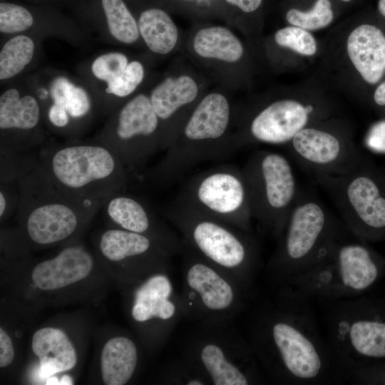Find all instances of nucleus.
I'll return each mask as SVG.
<instances>
[{"label":"nucleus","mask_w":385,"mask_h":385,"mask_svg":"<svg viewBox=\"0 0 385 385\" xmlns=\"http://www.w3.org/2000/svg\"><path fill=\"white\" fill-rule=\"evenodd\" d=\"M366 143L374 150L385 151V121L379 122L371 128Z\"/></svg>","instance_id":"nucleus-36"},{"label":"nucleus","mask_w":385,"mask_h":385,"mask_svg":"<svg viewBox=\"0 0 385 385\" xmlns=\"http://www.w3.org/2000/svg\"><path fill=\"white\" fill-rule=\"evenodd\" d=\"M138 361L137 349L128 337H116L108 341L101 356L103 382L106 385H123L132 377Z\"/></svg>","instance_id":"nucleus-24"},{"label":"nucleus","mask_w":385,"mask_h":385,"mask_svg":"<svg viewBox=\"0 0 385 385\" xmlns=\"http://www.w3.org/2000/svg\"><path fill=\"white\" fill-rule=\"evenodd\" d=\"M274 39L278 46L303 56H313L317 49L314 36L307 30L298 26H287L279 29Z\"/></svg>","instance_id":"nucleus-32"},{"label":"nucleus","mask_w":385,"mask_h":385,"mask_svg":"<svg viewBox=\"0 0 385 385\" xmlns=\"http://www.w3.org/2000/svg\"><path fill=\"white\" fill-rule=\"evenodd\" d=\"M16 211L35 244L48 245L71 237L102 204L71 195L57 187L39 161L18 183Z\"/></svg>","instance_id":"nucleus-4"},{"label":"nucleus","mask_w":385,"mask_h":385,"mask_svg":"<svg viewBox=\"0 0 385 385\" xmlns=\"http://www.w3.org/2000/svg\"><path fill=\"white\" fill-rule=\"evenodd\" d=\"M51 95L54 104L64 108L72 118L84 117L91 109L86 92L75 86L66 78H56L51 86Z\"/></svg>","instance_id":"nucleus-30"},{"label":"nucleus","mask_w":385,"mask_h":385,"mask_svg":"<svg viewBox=\"0 0 385 385\" xmlns=\"http://www.w3.org/2000/svg\"><path fill=\"white\" fill-rule=\"evenodd\" d=\"M93 262V257L85 249L68 247L55 257L39 262L32 271V281L43 290L60 289L86 278Z\"/></svg>","instance_id":"nucleus-21"},{"label":"nucleus","mask_w":385,"mask_h":385,"mask_svg":"<svg viewBox=\"0 0 385 385\" xmlns=\"http://www.w3.org/2000/svg\"><path fill=\"white\" fill-rule=\"evenodd\" d=\"M203 95L197 79L188 73L169 76L151 91L149 98L160 121L163 151L173 143Z\"/></svg>","instance_id":"nucleus-15"},{"label":"nucleus","mask_w":385,"mask_h":385,"mask_svg":"<svg viewBox=\"0 0 385 385\" xmlns=\"http://www.w3.org/2000/svg\"><path fill=\"white\" fill-rule=\"evenodd\" d=\"M349 57L367 83H376L385 72V36L377 27L362 24L349 35Z\"/></svg>","instance_id":"nucleus-22"},{"label":"nucleus","mask_w":385,"mask_h":385,"mask_svg":"<svg viewBox=\"0 0 385 385\" xmlns=\"http://www.w3.org/2000/svg\"><path fill=\"white\" fill-rule=\"evenodd\" d=\"M316 301L327 341L349 379L354 369L385 359V316L369 300L358 296Z\"/></svg>","instance_id":"nucleus-7"},{"label":"nucleus","mask_w":385,"mask_h":385,"mask_svg":"<svg viewBox=\"0 0 385 385\" xmlns=\"http://www.w3.org/2000/svg\"><path fill=\"white\" fill-rule=\"evenodd\" d=\"M378 9L380 14L385 17V0H379Z\"/></svg>","instance_id":"nucleus-43"},{"label":"nucleus","mask_w":385,"mask_h":385,"mask_svg":"<svg viewBox=\"0 0 385 385\" xmlns=\"http://www.w3.org/2000/svg\"><path fill=\"white\" fill-rule=\"evenodd\" d=\"M128 64V58L123 53L112 52L98 57L92 64V71L97 78L108 83L117 77Z\"/></svg>","instance_id":"nucleus-35"},{"label":"nucleus","mask_w":385,"mask_h":385,"mask_svg":"<svg viewBox=\"0 0 385 385\" xmlns=\"http://www.w3.org/2000/svg\"><path fill=\"white\" fill-rule=\"evenodd\" d=\"M102 207L118 228L149 237L170 255L184 252L183 241L140 198L122 191L110 196Z\"/></svg>","instance_id":"nucleus-18"},{"label":"nucleus","mask_w":385,"mask_h":385,"mask_svg":"<svg viewBox=\"0 0 385 385\" xmlns=\"http://www.w3.org/2000/svg\"><path fill=\"white\" fill-rule=\"evenodd\" d=\"M241 170L253 219L264 232L278 239L299 193L289 160L276 152L257 151Z\"/></svg>","instance_id":"nucleus-10"},{"label":"nucleus","mask_w":385,"mask_h":385,"mask_svg":"<svg viewBox=\"0 0 385 385\" xmlns=\"http://www.w3.org/2000/svg\"><path fill=\"white\" fill-rule=\"evenodd\" d=\"M34 23L31 14L24 7L11 3L0 4V31L13 34L25 31Z\"/></svg>","instance_id":"nucleus-34"},{"label":"nucleus","mask_w":385,"mask_h":385,"mask_svg":"<svg viewBox=\"0 0 385 385\" xmlns=\"http://www.w3.org/2000/svg\"><path fill=\"white\" fill-rule=\"evenodd\" d=\"M381 267L364 245L343 237L311 267L286 284L312 299L359 296L378 279Z\"/></svg>","instance_id":"nucleus-8"},{"label":"nucleus","mask_w":385,"mask_h":385,"mask_svg":"<svg viewBox=\"0 0 385 385\" xmlns=\"http://www.w3.org/2000/svg\"><path fill=\"white\" fill-rule=\"evenodd\" d=\"M183 314L204 324L225 323L243 308L246 291L228 274L185 245Z\"/></svg>","instance_id":"nucleus-11"},{"label":"nucleus","mask_w":385,"mask_h":385,"mask_svg":"<svg viewBox=\"0 0 385 385\" xmlns=\"http://www.w3.org/2000/svg\"><path fill=\"white\" fill-rule=\"evenodd\" d=\"M374 97L376 104L385 106V81L378 86Z\"/></svg>","instance_id":"nucleus-41"},{"label":"nucleus","mask_w":385,"mask_h":385,"mask_svg":"<svg viewBox=\"0 0 385 385\" xmlns=\"http://www.w3.org/2000/svg\"><path fill=\"white\" fill-rule=\"evenodd\" d=\"M232 101L220 91L204 94L186 119L173 143L151 170L156 183L168 185L196 165L226 158L236 148Z\"/></svg>","instance_id":"nucleus-2"},{"label":"nucleus","mask_w":385,"mask_h":385,"mask_svg":"<svg viewBox=\"0 0 385 385\" xmlns=\"http://www.w3.org/2000/svg\"><path fill=\"white\" fill-rule=\"evenodd\" d=\"M163 211L181 232L185 245L249 292L260 263L257 244L250 232L207 216L179 195Z\"/></svg>","instance_id":"nucleus-3"},{"label":"nucleus","mask_w":385,"mask_h":385,"mask_svg":"<svg viewBox=\"0 0 385 385\" xmlns=\"http://www.w3.org/2000/svg\"><path fill=\"white\" fill-rule=\"evenodd\" d=\"M140 36L153 53L166 55L173 51L180 41V31L165 11L152 8L143 11L138 21Z\"/></svg>","instance_id":"nucleus-26"},{"label":"nucleus","mask_w":385,"mask_h":385,"mask_svg":"<svg viewBox=\"0 0 385 385\" xmlns=\"http://www.w3.org/2000/svg\"><path fill=\"white\" fill-rule=\"evenodd\" d=\"M254 313L247 340L260 367L279 384L348 382L349 375L321 332L312 299L287 284Z\"/></svg>","instance_id":"nucleus-1"},{"label":"nucleus","mask_w":385,"mask_h":385,"mask_svg":"<svg viewBox=\"0 0 385 385\" xmlns=\"http://www.w3.org/2000/svg\"><path fill=\"white\" fill-rule=\"evenodd\" d=\"M334 19L329 0H316L307 11L292 8L286 14L287 22L306 30H318L329 25Z\"/></svg>","instance_id":"nucleus-31"},{"label":"nucleus","mask_w":385,"mask_h":385,"mask_svg":"<svg viewBox=\"0 0 385 385\" xmlns=\"http://www.w3.org/2000/svg\"><path fill=\"white\" fill-rule=\"evenodd\" d=\"M14 359V349L9 335L0 329V366L10 365Z\"/></svg>","instance_id":"nucleus-37"},{"label":"nucleus","mask_w":385,"mask_h":385,"mask_svg":"<svg viewBox=\"0 0 385 385\" xmlns=\"http://www.w3.org/2000/svg\"><path fill=\"white\" fill-rule=\"evenodd\" d=\"M34 52V41L27 36H16L9 39L0 52V78L14 77L28 65Z\"/></svg>","instance_id":"nucleus-28"},{"label":"nucleus","mask_w":385,"mask_h":385,"mask_svg":"<svg viewBox=\"0 0 385 385\" xmlns=\"http://www.w3.org/2000/svg\"><path fill=\"white\" fill-rule=\"evenodd\" d=\"M340 1H344V2H349V1H351V0H340Z\"/></svg>","instance_id":"nucleus-45"},{"label":"nucleus","mask_w":385,"mask_h":385,"mask_svg":"<svg viewBox=\"0 0 385 385\" xmlns=\"http://www.w3.org/2000/svg\"><path fill=\"white\" fill-rule=\"evenodd\" d=\"M190 54L198 63L215 69H233L245 55L237 36L227 27L212 25L197 29L188 40Z\"/></svg>","instance_id":"nucleus-19"},{"label":"nucleus","mask_w":385,"mask_h":385,"mask_svg":"<svg viewBox=\"0 0 385 385\" xmlns=\"http://www.w3.org/2000/svg\"><path fill=\"white\" fill-rule=\"evenodd\" d=\"M98 247L103 257L112 262L140 257L157 251L167 252L149 237L120 228H111L103 232Z\"/></svg>","instance_id":"nucleus-25"},{"label":"nucleus","mask_w":385,"mask_h":385,"mask_svg":"<svg viewBox=\"0 0 385 385\" xmlns=\"http://www.w3.org/2000/svg\"><path fill=\"white\" fill-rule=\"evenodd\" d=\"M18 199L19 197H14ZM12 195L9 191V185L6 183H1V190H0V217L2 218L8 213L9 211H13L14 201ZM18 206V205H17Z\"/></svg>","instance_id":"nucleus-39"},{"label":"nucleus","mask_w":385,"mask_h":385,"mask_svg":"<svg viewBox=\"0 0 385 385\" xmlns=\"http://www.w3.org/2000/svg\"><path fill=\"white\" fill-rule=\"evenodd\" d=\"M73 381L71 378L68 375H64L60 380H59V384L60 385H71L73 384Z\"/></svg>","instance_id":"nucleus-42"},{"label":"nucleus","mask_w":385,"mask_h":385,"mask_svg":"<svg viewBox=\"0 0 385 385\" xmlns=\"http://www.w3.org/2000/svg\"><path fill=\"white\" fill-rule=\"evenodd\" d=\"M46 384L47 385H56L59 384V380L56 376H50L46 381Z\"/></svg>","instance_id":"nucleus-44"},{"label":"nucleus","mask_w":385,"mask_h":385,"mask_svg":"<svg viewBox=\"0 0 385 385\" xmlns=\"http://www.w3.org/2000/svg\"><path fill=\"white\" fill-rule=\"evenodd\" d=\"M31 348L40 362L43 378L69 370L76 363V351L66 334L58 329L45 327L32 337Z\"/></svg>","instance_id":"nucleus-23"},{"label":"nucleus","mask_w":385,"mask_h":385,"mask_svg":"<svg viewBox=\"0 0 385 385\" xmlns=\"http://www.w3.org/2000/svg\"><path fill=\"white\" fill-rule=\"evenodd\" d=\"M48 118L53 126L59 128L67 126L70 122V116L66 110L54 103L48 108Z\"/></svg>","instance_id":"nucleus-38"},{"label":"nucleus","mask_w":385,"mask_h":385,"mask_svg":"<svg viewBox=\"0 0 385 385\" xmlns=\"http://www.w3.org/2000/svg\"><path fill=\"white\" fill-rule=\"evenodd\" d=\"M181 314L180 297L165 274L151 276L134 293L131 315L138 322L155 319L175 324Z\"/></svg>","instance_id":"nucleus-20"},{"label":"nucleus","mask_w":385,"mask_h":385,"mask_svg":"<svg viewBox=\"0 0 385 385\" xmlns=\"http://www.w3.org/2000/svg\"><path fill=\"white\" fill-rule=\"evenodd\" d=\"M338 208L346 228L361 238L369 230L385 228V197L357 165L339 173L314 175Z\"/></svg>","instance_id":"nucleus-13"},{"label":"nucleus","mask_w":385,"mask_h":385,"mask_svg":"<svg viewBox=\"0 0 385 385\" xmlns=\"http://www.w3.org/2000/svg\"><path fill=\"white\" fill-rule=\"evenodd\" d=\"M225 1L245 13H252L260 6L262 0H225Z\"/></svg>","instance_id":"nucleus-40"},{"label":"nucleus","mask_w":385,"mask_h":385,"mask_svg":"<svg viewBox=\"0 0 385 385\" xmlns=\"http://www.w3.org/2000/svg\"><path fill=\"white\" fill-rule=\"evenodd\" d=\"M288 143L291 157L314 175L339 173L357 165L353 147L325 130L305 127Z\"/></svg>","instance_id":"nucleus-16"},{"label":"nucleus","mask_w":385,"mask_h":385,"mask_svg":"<svg viewBox=\"0 0 385 385\" xmlns=\"http://www.w3.org/2000/svg\"><path fill=\"white\" fill-rule=\"evenodd\" d=\"M312 105H304L291 99L273 101L258 111L243 132L236 138L237 147L250 142L271 145L288 143L307 127Z\"/></svg>","instance_id":"nucleus-17"},{"label":"nucleus","mask_w":385,"mask_h":385,"mask_svg":"<svg viewBox=\"0 0 385 385\" xmlns=\"http://www.w3.org/2000/svg\"><path fill=\"white\" fill-rule=\"evenodd\" d=\"M40 107L31 96L20 97L15 88L6 91L0 97V128L1 130H31L40 120Z\"/></svg>","instance_id":"nucleus-27"},{"label":"nucleus","mask_w":385,"mask_h":385,"mask_svg":"<svg viewBox=\"0 0 385 385\" xmlns=\"http://www.w3.org/2000/svg\"><path fill=\"white\" fill-rule=\"evenodd\" d=\"M207 216L251 232L253 219L242 170L222 165L196 175L179 195Z\"/></svg>","instance_id":"nucleus-12"},{"label":"nucleus","mask_w":385,"mask_h":385,"mask_svg":"<svg viewBox=\"0 0 385 385\" xmlns=\"http://www.w3.org/2000/svg\"><path fill=\"white\" fill-rule=\"evenodd\" d=\"M101 144L114 153L132 176L138 175L152 156L163 151L160 124L149 96L136 95L123 106L112 139Z\"/></svg>","instance_id":"nucleus-14"},{"label":"nucleus","mask_w":385,"mask_h":385,"mask_svg":"<svg viewBox=\"0 0 385 385\" xmlns=\"http://www.w3.org/2000/svg\"><path fill=\"white\" fill-rule=\"evenodd\" d=\"M109 31L118 41L130 44L140 37L138 23L122 0H101Z\"/></svg>","instance_id":"nucleus-29"},{"label":"nucleus","mask_w":385,"mask_h":385,"mask_svg":"<svg viewBox=\"0 0 385 385\" xmlns=\"http://www.w3.org/2000/svg\"><path fill=\"white\" fill-rule=\"evenodd\" d=\"M144 76L143 64L138 61H130L117 77L108 83L106 92L120 98L128 96L142 83Z\"/></svg>","instance_id":"nucleus-33"},{"label":"nucleus","mask_w":385,"mask_h":385,"mask_svg":"<svg viewBox=\"0 0 385 385\" xmlns=\"http://www.w3.org/2000/svg\"><path fill=\"white\" fill-rule=\"evenodd\" d=\"M204 324L190 344L186 364L206 384L261 383L263 374L247 339L226 329V322Z\"/></svg>","instance_id":"nucleus-9"},{"label":"nucleus","mask_w":385,"mask_h":385,"mask_svg":"<svg viewBox=\"0 0 385 385\" xmlns=\"http://www.w3.org/2000/svg\"><path fill=\"white\" fill-rule=\"evenodd\" d=\"M344 231L317 198L299 193L277 247L267 267L274 287L302 273L344 237Z\"/></svg>","instance_id":"nucleus-6"},{"label":"nucleus","mask_w":385,"mask_h":385,"mask_svg":"<svg viewBox=\"0 0 385 385\" xmlns=\"http://www.w3.org/2000/svg\"><path fill=\"white\" fill-rule=\"evenodd\" d=\"M38 159L57 187L102 205L112 195L125 191L132 177L114 153L101 143L46 149Z\"/></svg>","instance_id":"nucleus-5"}]
</instances>
